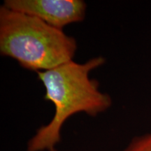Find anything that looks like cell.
I'll return each mask as SVG.
<instances>
[{
    "instance_id": "obj_2",
    "label": "cell",
    "mask_w": 151,
    "mask_h": 151,
    "mask_svg": "<svg viewBox=\"0 0 151 151\" xmlns=\"http://www.w3.org/2000/svg\"><path fill=\"white\" fill-rule=\"evenodd\" d=\"M74 38L27 14L0 7V53L27 70L46 71L73 60Z\"/></svg>"
},
{
    "instance_id": "obj_4",
    "label": "cell",
    "mask_w": 151,
    "mask_h": 151,
    "mask_svg": "<svg viewBox=\"0 0 151 151\" xmlns=\"http://www.w3.org/2000/svg\"><path fill=\"white\" fill-rule=\"evenodd\" d=\"M123 151H151V132L133 138Z\"/></svg>"
},
{
    "instance_id": "obj_5",
    "label": "cell",
    "mask_w": 151,
    "mask_h": 151,
    "mask_svg": "<svg viewBox=\"0 0 151 151\" xmlns=\"http://www.w3.org/2000/svg\"><path fill=\"white\" fill-rule=\"evenodd\" d=\"M50 151H58V150H57V149H56V148H54V149H52V150H50Z\"/></svg>"
},
{
    "instance_id": "obj_3",
    "label": "cell",
    "mask_w": 151,
    "mask_h": 151,
    "mask_svg": "<svg viewBox=\"0 0 151 151\" xmlns=\"http://www.w3.org/2000/svg\"><path fill=\"white\" fill-rule=\"evenodd\" d=\"M3 6L62 30L68 24L83 21L86 11L83 0H5Z\"/></svg>"
},
{
    "instance_id": "obj_1",
    "label": "cell",
    "mask_w": 151,
    "mask_h": 151,
    "mask_svg": "<svg viewBox=\"0 0 151 151\" xmlns=\"http://www.w3.org/2000/svg\"><path fill=\"white\" fill-rule=\"evenodd\" d=\"M105 63L102 57L91 58L85 63L71 60L46 71L37 76L46 90L44 99L55 106L52 120L37 130L28 141L27 151H50L61 141L65 122L76 113L97 116L110 108L111 98L99 90V83L90 78L92 70Z\"/></svg>"
}]
</instances>
